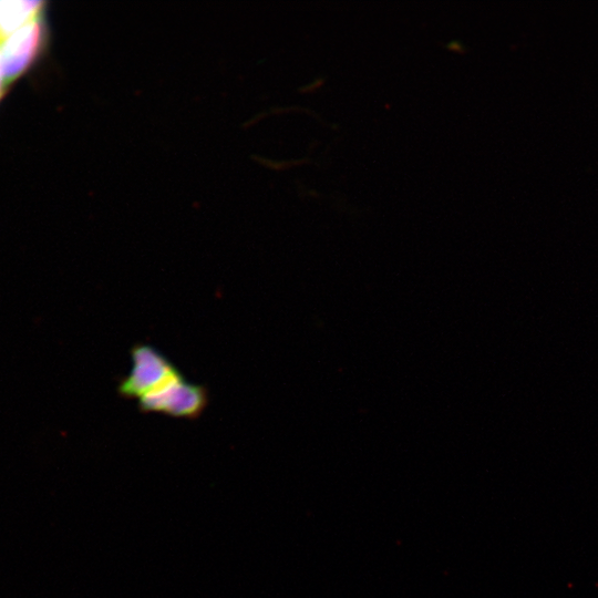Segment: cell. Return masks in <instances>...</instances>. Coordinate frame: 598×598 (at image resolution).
Here are the masks:
<instances>
[{
	"label": "cell",
	"mask_w": 598,
	"mask_h": 598,
	"mask_svg": "<svg viewBox=\"0 0 598 598\" xmlns=\"http://www.w3.org/2000/svg\"><path fill=\"white\" fill-rule=\"evenodd\" d=\"M132 368L117 385L120 396L140 400L184 375L158 349L136 343L131 349Z\"/></svg>",
	"instance_id": "cell-1"
},
{
	"label": "cell",
	"mask_w": 598,
	"mask_h": 598,
	"mask_svg": "<svg viewBox=\"0 0 598 598\" xmlns=\"http://www.w3.org/2000/svg\"><path fill=\"white\" fill-rule=\"evenodd\" d=\"M137 402L138 409L144 413L155 412L194 420L206 409L208 391L204 385L189 382L182 375Z\"/></svg>",
	"instance_id": "cell-2"
},
{
	"label": "cell",
	"mask_w": 598,
	"mask_h": 598,
	"mask_svg": "<svg viewBox=\"0 0 598 598\" xmlns=\"http://www.w3.org/2000/svg\"><path fill=\"white\" fill-rule=\"evenodd\" d=\"M47 42V27L42 13L0 48V74L8 87L38 60Z\"/></svg>",
	"instance_id": "cell-3"
},
{
	"label": "cell",
	"mask_w": 598,
	"mask_h": 598,
	"mask_svg": "<svg viewBox=\"0 0 598 598\" xmlns=\"http://www.w3.org/2000/svg\"><path fill=\"white\" fill-rule=\"evenodd\" d=\"M43 1H0V48L21 28L44 13Z\"/></svg>",
	"instance_id": "cell-4"
},
{
	"label": "cell",
	"mask_w": 598,
	"mask_h": 598,
	"mask_svg": "<svg viewBox=\"0 0 598 598\" xmlns=\"http://www.w3.org/2000/svg\"><path fill=\"white\" fill-rule=\"evenodd\" d=\"M7 86L4 85L3 81H2V76L0 74V100L2 99V96L4 95V91H6Z\"/></svg>",
	"instance_id": "cell-5"
}]
</instances>
